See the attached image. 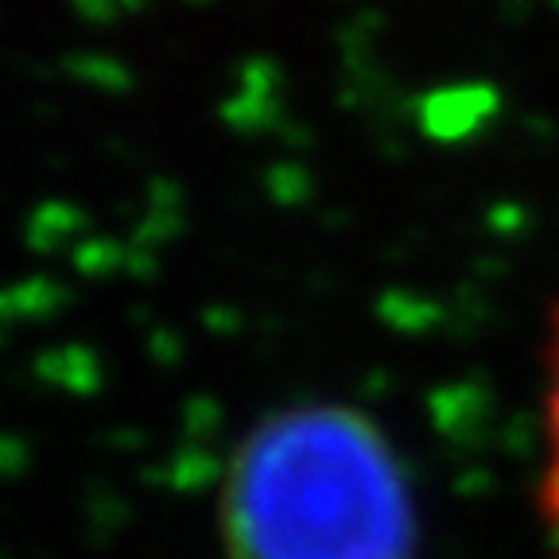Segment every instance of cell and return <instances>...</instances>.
<instances>
[{
	"label": "cell",
	"instance_id": "6da1fadb",
	"mask_svg": "<svg viewBox=\"0 0 559 559\" xmlns=\"http://www.w3.org/2000/svg\"><path fill=\"white\" fill-rule=\"evenodd\" d=\"M237 559H412V501L384 439L346 408H292L226 486Z\"/></svg>",
	"mask_w": 559,
	"mask_h": 559
},
{
	"label": "cell",
	"instance_id": "7a4b0ae2",
	"mask_svg": "<svg viewBox=\"0 0 559 559\" xmlns=\"http://www.w3.org/2000/svg\"><path fill=\"white\" fill-rule=\"evenodd\" d=\"M544 513L559 548V314L551 331V377H548V471H544Z\"/></svg>",
	"mask_w": 559,
	"mask_h": 559
}]
</instances>
